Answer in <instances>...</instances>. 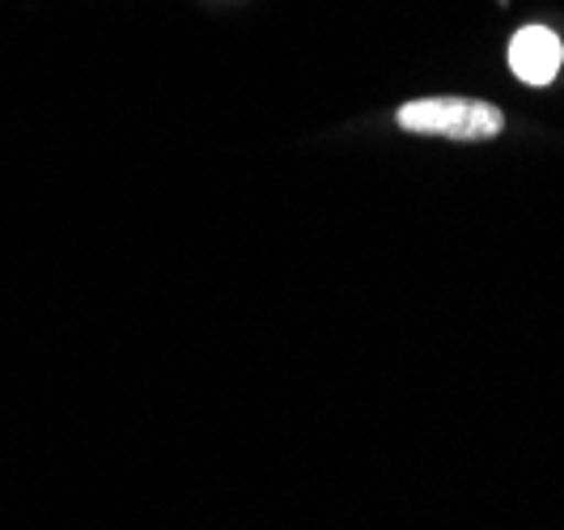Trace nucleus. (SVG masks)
Returning <instances> with one entry per match:
<instances>
[{"label":"nucleus","mask_w":564,"mask_h":530,"mask_svg":"<svg viewBox=\"0 0 564 530\" xmlns=\"http://www.w3.org/2000/svg\"><path fill=\"white\" fill-rule=\"evenodd\" d=\"M561 60H564L561 39L547 26L518 30L513 43H509V68H513L518 82H527V85H547L561 73Z\"/></svg>","instance_id":"2"},{"label":"nucleus","mask_w":564,"mask_h":530,"mask_svg":"<svg viewBox=\"0 0 564 530\" xmlns=\"http://www.w3.org/2000/svg\"><path fill=\"white\" fill-rule=\"evenodd\" d=\"M399 128L446 140H492L506 132V115L480 98H421L399 107Z\"/></svg>","instance_id":"1"}]
</instances>
